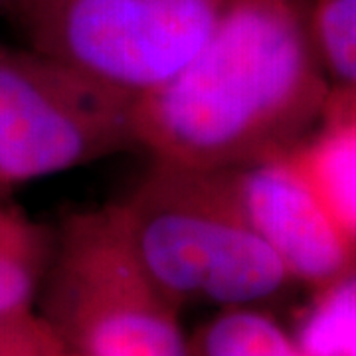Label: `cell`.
Segmentation results:
<instances>
[{
  "mask_svg": "<svg viewBox=\"0 0 356 356\" xmlns=\"http://www.w3.org/2000/svg\"><path fill=\"white\" fill-rule=\"evenodd\" d=\"M327 97L305 4L229 0L191 62L135 99V139L153 161L238 168L297 145Z\"/></svg>",
  "mask_w": 356,
  "mask_h": 356,
  "instance_id": "1",
  "label": "cell"
},
{
  "mask_svg": "<svg viewBox=\"0 0 356 356\" xmlns=\"http://www.w3.org/2000/svg\"><path fill=\"white\" fill-rule=\"evenodd\" d=\"M109 210L140 266L178 307H250L291 281L243 214L229 168L153 161Z\"/></svg>",
  "mask_w": 356,
  "mask_h": 356,
  "instance_id": "2",
  "label": "cell"
},
{
  "mask_svg": "<svg viewBox=\"0 0 356 356\" xmlns=\"http://www.w3.org/2000/svg\"><path fill=\"white\" fill-rule=\"evenodd\" d=\"M44 317L77 356H186L180 307L140 266L109 206L54 234Z\"/></svg>",
  "mask_w": 356,
  "mask_h": 356,
  "instance_id": "3",
  "label": "cell"
},
{
  "mask_svg": "<svg viewBox=\"0 0 356 356\" xmlns=\"http://www.w3.org/2000/svg\"><path fill=\"white\" fill-rule=\"evenodd\" d=\"M229 0H20L30 48L140 97L191 62Z\"/></svg>",
  "mask_w": 356,
  "mask_h": 356,
  "instance_id": "4",
  "label": "cell"
},
{
  "mask_svg": "<svg viewBox=\"0 0 356 356\" xmlns=\"http://www.w3.org/2000/svg\"><path fill=\"white\" fill-rule=\"evenodd\" d=\"M135 97L0 44V191L137 147Z\"/></svg>",
  "mask_w": 356,
  "mask_h": 356,
  "instance_id": "5",
  "label": "cell"
},
{
  "mask_svg": "<svg viewBox=\"0 0 356 356\" xmlns=\"http://www.w3.org/2000/svg\"><path fill=\"white\" fill-rule=\"evenodd\" d=\"M229 170L243 214L291 280L321 291L356 269L355 236L318 198L289 149Z\"/></svg>",
  "mask_w": 356,
  "mask_h": 356,
  "instance_id": "6",
  "label": "cell"
},
{
  "mask_svg": "<svg viewBox=\"0 0 356 356\" xmlns=\"http://www.w3.org/2000/svg\"><path fill=\"white\" fill-rule=\"evenodd\" d=\"M307 20L329 83L323 123H356V0H313Z\"/></svg>",
  "mask_w": 356,
  "mask_h": 356,
  "instance_id": "7",
  "label": "cell"
},
{
  "mask_svg": "<svg viewBox=\"0 0 356 356\" xmlns=\"http://www.w3.org/2000/svg\"><path fill=\"white\" fill-rule=\"evenodd\" d=\"M318 198L356 240V123H323L289 149Z\"/></svg>",
  "mask_w": 356,
  "mask_h": 356,
  "instance_id": "8",
  "label": "cell"
},
{
  "mask_svg": "<svg viewBox=\"0 0 356 356\" xmlns=\"http://www.w3.org/2000/svg\"><path fill=\"white\" fill-rule=\"evenodd\" d=\"M54 254V234L16 208L0 206V315L32 309Z\"/></svg>",
  "mask_w": 356,
  "mask_h": 356,
  "instance_id": "9",
  "label": "cell"
},
{
  "mask_svg": "<svg viewBox=\"0 0 356 356\" xmlns=\"http://www.w3.org/2000/svg\"><path fill=\"white\" fill-rule=\"evenodd\" d=\"M186 356H305L295 339L259 311L228 307L186 343Z\"/></svg>",
  "mask_w": 356,
  "mask_h": 356,
  "instance_id": "10",
  "label": "cell"
},
{
  "mask_svg": "<svg viewBox=\"0 0 356 356\" xmlns=\"http://www.w3.org/2000/svg\"><path fill=\"white\" fill-rule=\"evenodd\" d=\"M295 341L305 356H356V269L321 289Z\"/></svg>",
  "mask_w": 356,
  "mask_h": 356,
  "instance_id": "11",
  "label": "cell"
},
{
  "mask_svg": "<svg viewBox=\"0 0 356 356\" xmlns=\"http://www.w3.org/2000/svg\"><path fill=\"white\" fill-rule=\"evenodd\" d=\"M60 334L32 309L0 315V356H67Z\"/></svg>",
  "mask_w": 356,
  "mask_h": 356,
  "instance_id": "12",
  "label": "cell"
},
{
  "mask_svg": "<svg viewBox=\"0 0 356 356\" xmlns=\"http://www.w3.org/2000/svg\"><path fill=\"white\" fill-rule=\"evenodd\" d=\"M20 0H0V10H16Z\"/></svg>",
  "mask_w": 356,
  "mask_h": 356,
  "instance_id": "13",
  "label": "cell"
},
{
  "mask_svg": "<svg viewBox=\"0 0 356 356\" xmlns=\"http://www.w3.org/2000/svg\"><path fill=\"white\" fill-rule=\"evenodd\" d=\"M67 356H77V355H74V353H72V350H70V353H67Z\"/></svg>",
  "mask_w": 356,
  "mask_h": 356,
  "instance_id": "14",
  "label": "cell"
}]
</instances>
